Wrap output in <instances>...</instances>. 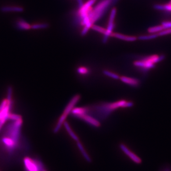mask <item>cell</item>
Segmentation results:
<instances>
[{"label": "cell", "instance_id": "277c9868", "mask_svg": "<svg viewBox=\"0 0 171 171\" xmlns=\"http://www.w3.org/2000/svg\"><path fill=\"white\" fill-rule=\"evenodd\" d=\"M80 95L79 94L75 95L71 99L69 103L68 104L67 106L65 107L64 111L62 113L61 116L59 118L58 123L56 124V126H55L53 131L54 133L57 134L59 132L60 128L62 126V125L64 124V122H65V120L66 119L68 115L72 113V111L74 108L75 106L80 101Z\"/></svg>", "mask_w": 171, "mask_h": 171}, {"label": "cell", "instance_id": "ac0fdd59", "mask_svg": "<svg viewBox=\"0 0 171 171\" xmlns=\"http://www.w3.org/2000/svg\"><path fill=\"white\" fill-rule=\"evenodd\" d=\"M159 37L157 33H151V34L141 35L138 37V39L141 41H148L156 39Z\"/></svg>", "mask_w": 171, "mask_h": 171}, {"label": "cell", "instance_id": "2e32d148", "mask_svg": "<svg viewBox=\"0 0 171 171\" xmlns=\"http://www.w3.org/2000/svg\"><path fill=\"white\" fill-rule=\"evenodd\" d=\"M64 125L65 128H66V130L67 132L68 133L69 135H70V137H71L76 142H78V141H80V139L78 138L77 134H75L74 132L73 131L72 129L70 126H69V124H68L67 122H66V121H65L64 123Z\"/></svg>", "mask_w": 171, "mask_h": 171}, {"label": "cell", "instance_id": "6da1fadb", "mask_svg": "<svg viewBox=\"0 0 171 171\" xmlns=\"http://www.w3.org/2000/svg\"><path fill=\"white\" fill-rule=\"evenodd\" d=\"M133 106V102L124 99L120 100L113 103L103 102L87 107V114L98 120L103 121L106 119L111 113L118 108L131 107Z\"/></svg>", "mask_w": 171, "mask_h": 171}, {"label": "cell", "instance_id": "8fae6325", "mask_svg": "<svg viewBox=\"0 0 171 171\" xmlns=\"http://www.w3.org/2000/svg\"><path fill=\"white\" fill-rule=\"evenodd\" d=\"M121 81L130 86L137 87L139 86L141 82L140 80L135 78H130L126 76H122L120 78Z\"/></svg>", "mask_w": 171, "mask_h": 171}, {"label": "cell", "instance_id": "8992f818", "mask_svg": "<svg viewBox=\"0 0 171 171\" xmlns=\"http://www.w3.org/2000/svg\"><path fill=\"white\" fill-rule=\"evenodd\" d=\"M23 165L26 171H42L45 166L41 161L29 157L23 158Z\"/></svg>", "mask_w": 171, "mask_h": 171}, {"label": "cell", "instance_id": "d4e9b609", "mask_svg": "<svg viewBox=\"0 0 171 171\" xmlns=\"http://www.w3.org/2000/svg\"><path fill=\"white\" fill-rule=\"evenodd\" d=\"M161 171H171V167L169 166H166L164 167Z\"/></svg>", "mask_w": 171, "mask_h": 171}, {"label": "cell", "instance_id": "4fadbf2b", "mask_svg": "<svg viewBox=\"0 0 171 171\" xmlns=\"http://www.w3.org/2000/svg\"><path fill=\"white\" fill-rule=\"evenodd\" d=\"M15 26L16 27L22 31H27L31 29V25L25 20L21 18H19L15 21Z\"/></svg>", "mask_w": 171, "mask_h": 171}, {"label": "cell", "instance_id": "4316f807", "mask_svg": "<svg viewBox=\"0 0 171 171\" xmlns=\"http://www.w3.org/2000/svg\"><path fill=\"white\" fill-rule=\"evenodd\" d=\"M48 171L47 170H46V169H44V170H43V171Z\"/></svg>", "mask_w": 171, "mask_h": 171}, {"label": "cell", "instance_id": "484cf974", "mask_svg": "<svg viewBox=\"0 0 171 171\" xmlns=\"http://www.w3.org/2000/svg\"><path fill=\"white\" fill-rule=\"evenodd\" d=\"M78 3H79L80 8H81V7L83 6L84 4H83V1H82V0H78Z\"/></svg>", "mask_w": 171, "mask_h": 171}, {"label": "cell", "instance_id": "ffe728a7", "mask_svg": "<svg viewBox=\"0 0 171 171\" xmlns=\"http://www.w3.org/2000/svg\"><path fill=\"white\" fill-rule=\"evenodd\" d=\"M103 74H104L107 77H110V78H112L115 80H120V77L119 75L115 73L112 72H110L108 70H104L103 71Z\"/></svg>", "mask_w": 171, "mask_h": 171}, {"label": "cell", "instance_id": "cb8c5ba5", "mask_svg": "<svg viewBox=\"0 0 171 171\" xmlns=\"http://www.w3.org/2000/svg\"><path fill=\"white\" fill-rule=\"evenodd\" d=\"M159 36H165L171 34V28L163 29V31L157 33Z\"/></svg>", "mask_w": 171, "mask_h": 171}, {"label": "cell", "instance_id": "7a4b0ae2", "mask_svg": "<svg viewBox=\"0 0 171 171\" xmlns=\"http://www.w3.org/2000/svg\"><path fill=\"white\" fill-rule=\"evenodd\" d=\"M6 99H4L0 104V132L2 130L4 125L10 119L13 107L12 91L10 89Z\"/></svg>", "mask_w": 171, "mask_h": 171}, {"label": "cell", "instance_id": "603a6c76", "mask_svg": "<svg viewBox=\"0 0 171 171\" xmlns=\"http://www.w3.org/2000/svg\"><path fill=\"white\" fill-rule=\"evenodd\" d=\"M77 72L80 74L86 75L89 73V70L85 67H80L77 69Z\"/></svg>", "mask_w": 171, "mask_h": 171}, {"label": "cell", "instance_id": "d6986e66", "mask_svg": "<svg viewBox=\"0 0 171 171\" xmlns=\"http://www.w3.org/2000/svg\"><path fill=\"white\" fill-rule=\"evenodd\" d=\"M164 29V27L162 25L152 27L149 28L148 29V33H158L160 32Z\"/></svg>", "mask_w": 171, "mask_h": 171}, {"label": "cell", "instance_id": "5b68a950", "mask_svg": "<svg viewBox=\"0 0 171 171\" xmlns=\"http://www.w3.org/2000/svg\"><path fill=\"white\" fill-rule=\"evenodd\" d=\"M112 0H102L95 7L92 9L88 15L89 23L92 25L97 20H99L109 7Z\"/></svg>", "mask_w": 171, "mask_h": 171}, {"label": "cell", "instance_id": "9c48e42d", "mask_svg": "<svg viewBox=\"0 0 171 171\" xmlns=\"http://www.w3.org/2000/svg\"><path fill=\"white\" fill-rule=\"evenodd\" d=\"M116 13H117L116 9L113 8L110 14V18H109V21H108V26L107 29L106 33L104 35V37L103 38V42L104 43H106L107 42L108 37L109 36H111L112 34L113 33L112 31L115 26L114 20Z\"/></svg>", "mask_w": 171, "mask_h": 171}, {"label": "cell", "instance_id": "44dd1931", "mask_svg": "<svg viewBox=\"0 0 171 171\" xmlns=\"http://www.w3.org/2000/svg\"><path fill=\"white\" fill-rule=\"evenodd\" d=\"M48 27V24L46 23H36L32 25L31 28L34 29H41L47 28Z\"/></svg>", "mask_w": 171, "mask_h": 171}, {"label": "cell", "instance_id": "ba28073f", "mask_svg": "<svg viewBox=\"0 0 171 171\" xmlns=\"http://www.w3.org/2000/svg\"><path fill=\"white\" fill-rule=\"evenodd\" d=\"M119 148L123 152V153L125 155H126L129 158H130L131 160L133 162L138 165H139L142 163V159L138 155L129 149L126 145H125L123 143H121L119 145Z\"/></svg>", "mask_w": 171, "mask_h": 171}, {"label": "cell", "instance_id": "9a60e30c", "mask_svg": "<svg viewBox=\"0 0 171 171\" xmlns=\"http://www.w3.org/2000/svg\"><path fill=\"white\" fill-rule=\"evenodd\" d=\"M111 36L126 41H134L138 39V38L135 36H126L119 33H113Z\"/></svg>", "mask_w": 171, "mask_h": 171}, {"label": "cell", "instance_id": "7402d4cb", "mask_svg": "<svg viewBox=\"0 0 171 171\" xmlns=\"http://www.w3.org/2000/svg\"><path fill=\"white\" fill-rule=\"evenodd\" d=\"M91 28L95 31L99 32V33H101L104 34V35L106 34L107 32V29L101 27L99 26L95 25H93L92 26Z\"/></svg>", "mask_w": 171, "mask_h": 171}, {"label": "cell", "instance_id": "e0dca14e", "mask_svg": "<svg viewBox=\"0 0 171 171\" xmlns=\"http://www.w3.org/2000/svg\"><path fill=\"white\" fill-rule=\"evenodd\" d=\"M154 8L155 10L158 11H165L171 12V4L169 3L165 4H155Z\"/></svg>", "mask_w": 171, "mask_h": 171}, {"label": "cell", "instance_id": "30bf717a", "mask_svg": "<svg viewBox=\"0 0 171 171\" xmlns=\"http://www.w3.org/2000/svg\"><path fill=\"white\" fill-rule=\"evenodd\" d=\"M78 119H80L84 121L87 124L93 127H99L100 126V123L99 121L98 120V119L88 114H83L81 115H80Z\"/></svg>", "mask_w": 171, "mask_h": 171}, {"label": "cell", "instance_id": "7c38bea8", "mask_svg": "<svg viewBox=\"0 0 171 171\" xmlns=\"http://www.w3.org/2000/svg\"><path fill=\"white\" fill-rule=\"evenodd\" d=\"M1 11L4 13H20L24 11L23 7L16 5L4 6L1 8Z\"/></svg>", "mask_w": 171, "mask_h": 171}, {"label": "cell", "instance_id": "83f0119b", "mask_svg": "<svg viewBox=\"0 0 171 171\" xmlns=\"http://www.w3.org/2000/svg\"><path fill=\"white\" fill-rule=\"evenodd\" d=\"M169 3L171 4V0L170 1V2H169Z\"/></svg>", "mask_w": 171, "mask_h": 171}, {"label": "cell", "instance_id": "52a82bcc", "mask_svg": "<svg viewBox=\"0 0 171 171\" xmlns=\"http://www.w3.org/2000/svg\"><path fill=\"white\" fill-rule=\"evenodd\" d=\"M1 143L7 151L12 153L15 151L19 147L20 143L17 142L11 137L4 135L1 138Z\"/></svg>", "mask_w": 171, "mask_h": 171}, {"label": "cell", "instance_id": "5bb4252c", "mask_svg": "<svg viewBox=\"0 0 171 171\" xmlns=\"http://www.w3.org/2000/svg\"><path fill=\"white\" fill-rule=\"evenodd\" d=\"M77 145L79 151H80L81 154H82V157H83L85 161L87 163H91V158L90 157L88 153L87 152L86 150H85L82 143L79 141L78 142H77Z\"/></svg>", "mask_w": 171, "mask_h": 171}, {"label": "cell", "instance_id": "3957f363", "mask_svg": "<svg viewBox=\"0 0 171 171\" xmlns=\"http://www.w3.org/2000/svg\"><path fill=\"white\" fill-rule=\"evenodd\" d=\"M165 57L164 55H152L134 61L133 64L136 67L141 68L145 71H147L149 69L154 68L155 64L163 60Z\"/></svg>", "mask_w": 171, "mask_h": 171}]
</instances>
